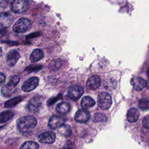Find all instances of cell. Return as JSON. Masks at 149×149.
I'll return each instance as SVG.
<instances>
[{"label":"cell","mask_w":149,"mask_h":149,"mask_svg":"<svg viewBox=\"0 0 149 149\" xmlns=\"http://www.w3.org/2000/svg\"><path fill=\"white\" fill-rule=\"evenodd\" d=\"M83 88L80 86H72L68 89L67 95L73 100H78L83 93Z\"/></svg>","instance_id":"9"},{"label":"cell","mask_w":149,"mask_h":149,"mask_svg":"<svg viewBox=\"0 0 149 149\" xmlns=\"http://www.w3.org/2000/svg\"><path fill=\"white\" fill-rule=\"evenodd\" d=\"M70 109V105L69 103L66 102H61L58 103L55 107V111L59 113H66Z\"/></svg>","instance_id":"17"},{"label":"cell","mask_w":149,"mask_h":149,"mask_svg":"<svg viewBox=\"0 0 149 149\" xmlns=\"http://www.w3.org/2000/svg\"><path fill=\"white\" fill-rule=\"evenodd\" d=\"M139 115L140 113L137 108H131L127 112V120L130 123L136 122L139 119Z\"/></svg>","instance_id":"16"},{"label":"cell","mask_w":149,"mask_h":149,"mask_svg":"<svg viewBox=\"0 0 149 149\" xmlns=\"http://www.w3.org/2000/svg\"><path fill=\"white\" fill-rule=\"evenodd\" d=\"M22 100V98L21 97H16L13 98L6 101L5 103L4 104V106L5 107V108H12L16 106L17 104H18L20 102H21Z\"/></svg>","instance_id":"22"},{"label":"cell","mask_w":149,"mask_h":149,"mask_svg":"<svg viewBox=\"0 0 149 149\" xmlns=\"http://www.w3.org/2000/svg\"><path fill=\"white\" fill-rule=\"evenodd\" d=\"M20 78L17 75H13L10 76L8 83L3 86L1 88V93L3 96L9 97L10 96L16 87V86L19 82Z\"/></svg>","instance_id":"2"},{"label":"cell","mask_w":149,"mask_h":149,"mask_svg":"<svg viewBox=\"0 0 149 149\" xmlns=\"http://www.w3.org/2000/svg\"><path fill=\"white\" fill-rule=\"evenodd\" d=\"M42 102L43 99L42 97L39 95L35 96L29 100L27 108L30 112L36 113L40 111L42 105Z\"/></svg>","instance_id":"5"},{"label":"cell","mask_w":149,"mask_h":149,"mask_svg":"<svg viewBox=\"0 0 149 149\" xmlns=\"http://www.w3.org/2000/svg\"><path fill=\"white\" fill-rule=\"evenodd\" d=\"M101 84V79L97 75L90 76L86 83L87 88L91 90H94L98 88Z\"/></svg>","instance_id":"13"},{"label":"cell","mask_w":149,"mask_h":149,"mask_svg":"<svg viewBox=\"0 0 149 149\" xmlns=\"http://www.w3.org/2000/svg\"><path fill=\"white\" fill-rule=\"evenodd\" d=\"M13 18L12 16L8 13H1L0 16L1 28L6 29L9 27L13 23Z\"/></svg>","instance_id":"14"},{"label":"cell","mask_w":149,"mask_h":149,"mask_svg":"<svg viewBox=\"0 0 149 149\" xmlns=\"http://www.w3.org/2000/svg\"><path fill=\"white\" fill-rule=\"evenodd\" d=\"M131 84L136 91L143 90L147 85V82L143 79L139 77H134L131 79Z\"/></svg>","instance_id":"15"},{"label":"cell","mask_w":149,"mask_h":149,"mask_svg":"<svg viewBox=\"0 0 149 149\" xmlns=\"http://www.w3.org/2000/svg\"><path fill=\"white\" fill-rule=\"evenodd\" d=\"M31 27V22L24 17L18 20L13 25V30L16 33H24Z\"/></svg>","instance_id":"6"},{"label":"cell","mask_w":149,"mask_h":149,"mask_svg":"<svg viewBox=\"0 0 149 149\" xmlns=\"http://www.w3.org/2000/svg\"><path fill=\"white\" fill-rule=\"evenodd\" d=\"M95 105L94 100L88 96L84 97L81 101V107L83 109H85L91 107Z\"/></svg>","instance_id":"19"},{"label":"cell","mask_w":149,"mask_h":149,"mask_svg":"<svg viewBox=\"0 0 149 149\" xmlns=\"http://www.w3.org/2000/svg\"><path fill=\"white\" fill-rule=\"evenodd\" d=\"M29 6L27 0H13L10 4V9L13 13L20 14L26 12Z\"/></svg>","instance_id":"4"},{"label":"cell","mask_w":149,"mask_h":149,"mask_svg":"<svg viewBox=\"0 0 149 149\" xmlns=\"http://www.w3.org/2000/svg\"><path fill=\"white\" fill-rule=\"evenodd\" d=\"M98 105L100 108L104 110L108 109L112 103L111 95L105 91L101 92L98 94L97 97Z\"/></svg>","instance_id":"3"},{"label":"cell","mask_w":149,"mask_h":149,"mask_svg":"<svg viewBox=\"0 0 149 149\" xmlns=\"http://www.w3.org/2000/svg\"><path fill=\"white\" fill-rule=\"evenodd\" d=\"M39 79L37 77H32L25 81L22 86V89L24 92H30L34 90L38 85Z\"/></svg>","instance_id":"7"},{"label":"cell","mask_w":149,"mask_h":149,"mask_svg":"<svg viewBox=\"0 0 149 149\" xmlns=\"http://www.w3.org/2000/svg\"><path fill=\"white\" fill-rule=\"evenodd\" d=\"M147 75H148V79H149V69L147 70Z\"/></svg>","instance_id":"29"},{"label":"cell","mask_w":149,"mask_h":149,"mask_svg":"<svg viewBox=\"0 0 149 149\" xmlns=\"http://www.w3.org/2000/svg\"><path fill=\"white\" fill-rule=\"evenodd\" d=\"M44 56V52L40 49H35L30 54V60L31 62H36L41 60Z\"/></svg>","instance_id":"18"},{"label":"cell","mask_w":149,"mask_h":149,"mask_svg":"<svg viewBox=\"0 0 149 149\" xmlns=\"http://www.w3.org/2000/svg\"><path fill=\"white\" fill-rule=\"evenodd\" d=\"M37 123V119L34 116H22L17 120L16 127L20 132L22 133H27L36 126Z\"/></svg>","instance_id":"1"},{"label":"cell","mask_w":149,"mask_h":149,"mask_svg":"<svg viewBox=\"0 0 149 149\" xmlns=\"http://www.w3.org/2000/svg\"><path fill=\"white\" fill-rule=\"evenodd\" d=\"M90 114L86 109H79L74 114V120L79 123H85L89 120Z\"/></svg>","instance_id":"12"},{"label":"cell","mask_w":149,"mask_h":149,"mask_svg":"<svg viewBox=\"0 0 149 149\" xmlns=\"http://www.w3.org/2000/svg\"><path fill=\"white\" fill-rule=\"evenodd\" d=\"M143 125L146 129H149V113L144 116L143 120Z\"/></svg>","instance_id":"27"},{"label":"cell","mask_w":149,"mask_h":149,"mask_svg":"<svg viewBox=\"0 0 149 149\" xmlns=\"http://www.w3.org/2000/svg\"><path fill=\"white\" fill-rule=\"evenodd\" d=\"M20 58V54L16 50H11L6 56V62L9 66H13L16 65Z\"/></svg>","instance_id":"11"},{"label":"cell","mask_w":149,"mask_h":149,"mask_svg":"<svg viewBox=\"0 0 149 149\" xmlns=\"http://www.w3.org/2000/svg\"><path fill=\"white\" fill-rule=\"evenodd\" d=\"M14 115V113L11 111H5L1 113L0 121L1 123H5L11 119Z\"/></svg>","instance_id":"21"},{"label":"cell","mask_w":149,"mask_h":149,"mask_svg":"<svg viewBox=\"0 0 149 149\" xmlns=\"http://www.w3.org/2000/svg\"><path fill=\"white\" fill-rule=\"evenodd\" d=\"M139 108L143 111H146L149 109V100L148 99H142L139 102Z\"/></svg>","instance_id":"26"},{"label":"cell","mask_w":149,"mask_h":149,"mask_svg":"<svg viewBox=\"0 0 149 149\" xmlns=\"http://www.w3.org/2000/svg\"><path fill=\"white\" fill-rule=\"evenodd\" d=\"M39 146L38 144L34 141H27L23 143L20 147V149H38Z\"/></svg>","instance_id":"23"},{"label":"cell","mask_w":149,"mask_h":149,"mask_svg":"<svg viewBox=\"0 0 149 149\" xmlns=\"http://www.w3.org/2000/svg\"><path fill=\"white\" fill-rule=\"evenodd\" d=\"M58 132L65 137H69L72 134V129L70 126L68 124H64L59 127Z\"/></svg>","instance_id":"24"},{"label":"cell","mask_w":149,"mask_h":149,"mask_svg":"<svg viewBox=\"0 0 149 149\" xmlns=\"http://www.w3.org/2000/svg\"><path fill=\"white\" fill-rule=\"evenodd\" d=\"M5 80V76L2 73H1V77H0V81H1V85L4 83Z\"/></svg>","instance_id":"28"},{"label":"cell","mask_w":149,"mask_h":149,"mask_svg":"<svg viewBox=\"0 0 149 149\" xmlns=\"http://www.w3.org/2000/svg\"><path fill=\"white\" fill-rule=\"evenodd\" d=\"M107 116L102 113H96L94 115L93 121L94 122H104L107 121Z\"/></svg>","instance_id":"25"},{"label":"cell","mask_w":149,"mask_h":149,"mask_svg":"<svg viewBox=\"0 0 149 149\" xmlns=\"http://www.w3.org/2000/svg\"><path fill=\"white\" fill-rule=\"evenodd\" d=\"M39 142L44 144H52L56 139L55 133L51 131L45 132L40 134L38 137Z\"/></svg>","instance_id":"10"},{"label":"cell","mask_w":149,"mask_h":149,"mask_svg":"<svg viewBox=\"0 0 149 149\" xmlns=\"http://www.w3.org/2000/svg\"><path fill=\"white\" fill-rule=\"evenodd\" d=\"M66 118L61 115H54L51 116L48 122V126L51 129L61 127L65 124Z\"/></svg>","instance_id":"8"},{"label":"cell","mask_w":149,"mask_h":149,"mask_svg":"<svg viewBox=\"0 0 149 149\" xmlns=\"http://www.w3.org/2000/svg\"><path fill=\"white\" fill-rule=\"evenodd\" d=\"M62 66V61L59 58L52 59L49 63V68L52 71H57L59 70Z\"/></svg>","instance_id":"20"}]
</instances>
